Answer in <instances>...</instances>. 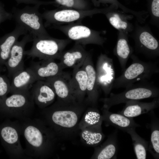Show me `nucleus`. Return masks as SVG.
I'll list each match as a JSON object with an SVG mask.
<instances>
[{
	"mask_svg": "<svg viewBox=\"0 0 159 159\" xmlns=\"http://www.w3.org/2000/svg\"><path fill=\"white\" fill-rule=\"evenodd\" d=\"M82 66L86 71L87 75V97L85 98V100L88 106L97 107L100 89L97 83L96 70L91 56L89 53Z\"/></svg>",
	"mask_w": 159,
	"mask_h": 159,
	"instance_id": "4468645a",
	"label": "nucleus"
},
{
	"mask_svg": "<svg viewBox=\"0 0 159 159\" xmlns=\"http://www.w3.org/2000/svg\"><path fill=\"white\" fill-rule=\"evenodd\" d=\"M52 28L57 29L75 43L85 45L87 44H102L97 34L89 27L82 24L70 23L66 25H53Z\"/></svg>",
	"mask_w": 159,
	"mask_h": 159,
	"instance_id": "9d476101",
	"label": "nucleus"
},
{
	"mask_svg": "<svg viewBox=\"0 0 159 159\" xmlns=\"http://www.w3.org/2000/svg\"><path fill=\"white\" fill-rule=\"evenodd\" d=\"M132 64L115 79L113 89L126 88L140 81L148 80L154 74L159 72L158 62H143L133 56Z\"/></svg>",
	"mask_w": 159,
	"mask_h": 159,
	"instance_id": "39448f33",
	"label": "nucleus"
},
{
	"mask_svg": "<svg viewBox=\"0 0 159 159\" xmlns=\"http://www.w3.org/2000/svg\"><path fill=\"white\" fill-rule=\"evenodd\" d=\"M117 94L110 93L108 97L100 99L103 104L102 107L109 110L112 106L131 100H139L159 97V89L152 83L145 80L134 83Z\"/></svg>",
	"mask_w": 159,
	"mask_h": 159,
	"instance_id": "7ed1b4c3",
	"label": "nucleus"
},
{
	"mask_svg": "<svg viewBox=\"0 0 159 159\" xmlns=\"http://www.w3.org/2000/svg\"><path fill=\"white\" fill-rule=\"evenodd\" d=\"M0 69H1V68H0Z\"/></svg>",
	"mask_w": 159,
	"mask_h": 159,
	"instance_id": "72a5a7b5",
	"label": "nucleus"
},
{
	"mask_svg": "<svg viewBox=\"0 0 159 159\" xmlns=\"http://www.w3.org/2000/svg\"><path fill=\"white\" fill-rule=\"evenodd\" d=\"M87 75L82 66L73 69L69 83L73 95L78 102L85 101L86 95Z\"/></svg>",
	"mask_w": 159,
	"mask_h": 159,
	"instance_id": "412c9836",
	"label": "nucleus"
},
{
	"mask_svg": "<svg viewBox=\"0 0 159 159\" xmlns=\"http://www.w3.org/2000/svg\"><path fill=\"white\" fill-rule=\"evenodd\" d=\"M71 76L63 72L62 74L46 79L54 90L57 100L63 101L76 100L70 87L69 81Z\"/></svg>",
	"mask_w": 159,
	"mask_h": 159,
	"instance_id": "f3484780",
	"label": "nucleus"
},
{
	"mask_svg": "<svg viewBox=\"0 0 159 159\" xmlns=\"http://www.w3.org/2000/svg\"><path fill=\"white\" fill-rule=\"evenodd\" d=\"M116 52L122 70L123 71L126 69L131 52L129 46L125 39H122L118 41Z\"/></svg>",
	"mask_w": 159,
	"mask_h": 159,
	"instance_id": "bb28decb",
	"label": "nucleus"
},
{
	"mask_svg": "<svg viewBox=\"0 0 159 159\" xmlns=\"http://www.w3.org/2000/svg\"><path fill=\"white\" fill-rule=\"evenodd\" d=\"M21 135L19 121H10L0 128V136L11 158H27L20 141Z\"/></svg>",
	"mask_w": 159,
	"mask_h": 159,
	"instance_id": "1a4fd4ad",
	"label": "nucleus"
},
{
	"mask_svg": "<svg viewBox=\"0 0 159 159\" xmlns=\"http://www.w3.org/2000/svg\"><path fill=\"white\" fill-rule=\"evenodd\" d=\"M88 106L85 100H57L54 103L42 109V119L54 132L59 141L72 140L79 134V125Z\"/></svg>",
	"mask_w": 159,
	"mask_h": 159,
	"instance_id": "f257e3e1",
	"label": "nucleus"
},
{
	"mask_svg": "<svg viewBox=\"0 0 159 159\" xmlns=\"http://www.w3.org/2000/svg\"><path fill=\"white\" fill-rule=\"evenodd\" d=\"M60 4L65 6L85 10V6L83 3L77 2L76 0H56Z\"/></svg>",
	"mask_w": 159,
	"mask_h": 159,
	"instance_id": "c756f323",
	"label": "nucleus"
},
{
	"mask_svg": "<svg viewBox=\"0 0 159 159\" xmlns=\"http://www.w3.org/2000/svg\"><path fill=\"white\" fill-rule=\"evenodd\" d=\"M123 110L118 113L126 117L132 118L148 113L159 106V97L155 98L151 102H142L139 100L126 102Z\"/></svg>",
	"mask_w": 159,
	"mask_h": 159,
	"instance_id": "5701e85b",
	"label": "nucleus"
},
{
	"mask_svg": "<svg viewBox=\"0 0 159 159\" xmlns=\"http://www.w3.org/2000/svg\"><path fill=\"white\" fill-rule=\"evenodd\" d=\"M34 102L30 91L12 94L0 103V110L7 117L22 120L31 118Z\"/></svg>",
	"mask_w": 159,
	"mask_h": 159,
	"instance_id": "423d86ee",
	"label": "nucleus"
},
{
	"mask_svg": "<svg viewBox=\"0 0 159 159\" xmlns=\"http://www.w3.org/2000/svg\"><path fill=\"white\" fill-rule=\"evenodd\" d=\"M19 121L27 158L43 159L52 155L60 141L45 122L41 119L31 118Z\"/></svg>",
	"mask_w": 159,
	"mask_h": 159,
	"instance_id": "f03ea898",
	"label": "nucleus"
},
{
	"mask_svg": "<svg viewBox=\"0 0 159 159\" xmlns=\"http://www.w3.org/2000/svg\"><path fill=\"white\" fill-rule=\"evenodd\" d=\"M38 8L14 9L11 13L16 24L23 26L32 36L39 38L51 37L46 30Z\"/></svg>",
	"mask_w": 159,
	"mask_h": 159,
	"instance_id": "6e6552de",
	"label": "nucleus"
},
{
	"mask_svg": "<svg viewBox=\"0 0 159 159\" xmlns=\"http://www.w3.org/2000/svg\"><path fill=\"white\" fill-rule=\"evenodd\" d=\"M95 70L98 86L107 97L112 89L115 79L112 59L101 54L98 59Z\"/></svg>",
	"mask_w": 159,
	"mask_h": 159,
	"instance_id": "9b49d317",
	"label": "nucleus"
},
{
	"mask_svg": "<svg viewBox=\"0 0 159 159\" xmlns=\"http://www.w3.org/2000/svg\"><path fill=\"white\" fill-rule=\"evenodd\" d=\"M118 131L117 130L109 135L106 140L99 146L95 147L92 159H116L118 150Z\"/></svg>",
	"mask_w": 159,
	"mask_h": 159,
	"instance_id": "b1692460",
	"label": "nucleus"
},
{
	"mask_svg": "<svg viewBox=\"0 0 159 159\" xmlns=\"http://www.w3.org/2000/svg\"><path fill=\"white\" fill-rule=\"evenodd\" d=\"M101 110L102 120L106 126H112L125 132L131 128H136L140 126L132 118L126 117L119 113L112 112L103 107Z\"/></svg>",
	"mask_w": 159,
	"mask_h": 159,
	"instance_id": "4be33fe9",
	"label": "nucleus"
},
{
	"mask_svg": "<svg viewBox=\"0 0 159 159\" xmlns=\"http://www.w3.org/2000/svg\"><path fill=\"white\" fill-rule=\"evenodd\" d=\"M109 20L111 25L117 29H125L127 26V23L121 20L117 15L110 17Z\"/></svg>",
	"mask_w": 159,
	"mask_h": 159,
	"instance_id": "7c9ffc66",
	"label": "nucleus"
},
{
	"mask_svg": "<svg viewBox=\"0 0 159 159\" xmlns=\"http://www.w3.org/2000/svg\"><path fill=\"white\" fill-rule=\"evenodd\" d=\"M88 54L83 45L75 43L70 49L62 52L59 63L63 69L78 68L82 66Z\"/></svg>",
	"mask_w": 159,
	"mask_h": 159,
	"instance_id": "dca6fc26",
	"label": "nucleus"
},
{
	"mask_svg": "<svg viewBox=\"0 0 159 159\" xmlns=\"http://www.w3.org/2000/svg\"><path fill=\"white\" fill-rule=\"evenodd\" d=\"M135 128H132L126 132L130 135L134 151L138 159L146 158L148 142L140 137L136 132Z\"/></svg>",
	"mask_w": 159,
	"mask_h": 159,
	"instance_id": "a878e982",
	"label": "nucleus"
},
{
	"mask_svg": "<svg viewBox=\"0 0 159 159\" xmlns=\"http://www.w3.org/2000/svg\"><path fill=\"white\" fill-rule=\"evenodd\" d=\"M12 18V13L6 11L0 3V24L7 20H11Z\"/></svg>",
	"mask_w": 159,
	"mask_h": 159,
	"instance_id": "2f4dec72",
	"label": "nucleus"
},
{
	"mask_svg": "<svg viewBox=\"0 0 159 159\" xmlns=\"http://www.w3.org/2000/svg\"><path fill=\"white\" fill-rule=\"evenodd\" d=\"M31 48L25 51L24 55L40 60L59 59L63 50L70 42V39L33 38Z\"/></svg>",
	"mask_w": 159,
	"mask_h": 159,
	"instance_id": "0eeeda50",
	"label": "nucleus"
},
{
	"mask_svg": "<svg viewBox=\"0 0 159 159\" xmlns=\"http://www.w3.org/2000/svg\"><path fill=\"white\" fill-rule=\"evenodd\" d=\"M0 69V103L6 97L10 92L11 83L7 77L1 74Z\"/></svg>",
	"mask_w": 159,
	"mask_h": 159,
	"instance_id": "c85d7f7f",
	"label": "nucleus"
},
{
	"mask_svg": "<svg viewBox=\"0 0 159 159\" xmlns=\"http://www.w3.org/2000/svg\"><path fill=\"white\" fill-rule=\"evenodd\" d=\"M28 33L22 26L16 24L14 29L11 32L0 37V68L4 66L9 58L11 49L21 35Z\"/></svg>",
	"mask_w": 159,
	"mask_h": 159,
	"instance_id": "6ab92c4d",
	"label": "nucleus"
},
{
	"mask_svg": "<svg viewBox=\"0 0 159 159\" xmlns=\"http://www.w3.org/2000/svg\"><path fill=\"white\" fill-rule=\"evenodd\" d=\"M12 77L10 91L11 94L29 91L37 81L34 73L29 67L16 72Z\"/></svg>",
	"mask_w": 159,
	"mask_h": 159,
	"instance_id": "aec40b11",
	"label": "nucleus"
},
{
	"mask_svg": "<svg viewBox=\"0 0 159 159\" xmlns=\"http://www.w3.org/2000/svg\"><path fill=\"white\" fill-rule=\"evenodd\" d=\"M102 122L97 107L88 106L79 125V136L84 145L95 147L100 144L105 137L102 131Z\"/></svg>",
	"mask_w": 159,
	"mask_h": 159,
	"instance_id": "20e7f679",
	"label": "nucleus"
},
{
	"mask_svg": "<svg viewBox=\"0 0 159 159\" xmlns=\"http://www.w3.org/2000/svg\"><path fill=\"white\" fill-rule=\"evenodd\" d=\"M151 10L153 14L158 17L159 16V0H153L151 5Z\"/></svg>",
	"mask_w": 159,
	"mask_h": 159,
	"instance_id": "473e14b6",
	"label": "nucleus"
},
{
	"mask_svg": "<svg viewBox=\"0 0 159 159\" xmlns=\"http://www.w3.org/2000/svg\"><path fill=\"white\" fill-rule=\"evenodd\" d=\"M41 60L34 62L29 67L34 73L37 81H45L63 72L59 63L56 62L54 59Z\"/></svg>",
	"mask_w": 159,
	"mask_h": 159,
	"instance_id": "a211bd4d",
	"label": "nucleus"
},
{
	"mask_svg": "<svg viewBox=\"0 0 159 159\" xmlns=\"http://www.w3.org/2000/svg\"><path fill=\"white\" fill-rule=\"evenodd\" d=\"M30 91L35 104L41 109L52 104L56 96L51 86L45 81L37 80L33 85Z\"/></svg>",
	"mask_w": 159,
	"mask_h": 159,
	"instance_id": "2eb2a0df",
	"label": "nucleus"
},
{
	"mask_svg": "<svg viewBox=\"0 0 159 159\" xmlns=\"http://www.w3.org/2000/svg\"><path fill=\"white\" fill-rule=\"evenodd\" d=\"M150 122L147 125V127L151 130L150 140L148 151L156 159L159 158V120L153 110L148 112Z\"/></svg>",
	"mask_w": 159,
	"mask_h": 159,
	"instance_id": "393cba45",
	"label": "nucleus"
},
{
	"mask_svg": "<svg viewBox=\"0 0 159 159\" xmlns=\"http://www.w3.org/2000/svg\"><path fill=\"white\" fill-rule=\"evenodd\" d=\"M33 37L30 33L24 35L20 41H17L13 46L9 58L4 65L9 77H12L16 72L24 69V57L25 47L28 43L32 42Z\"/></svg>",
	"mask_w": 159,
	"mask_h": 159,
	"instance_id": "ddd939ff",
	"label": "nucleus"
},
{
	"mask_svg": "<svg viewBox=\"0 0 159 159\" xmlns=\"http://www.w3.org/2000/svg\"><path fill=\"white\" fill-rule=\"evenodd\" d=\"M95 13L93 11L67 9L48 11L42 14V15L45 21V27L51 25L72 23Z\"/></svg>",
	"mask_w": 159,
	"mask_h": 159,
	"instance_id": "f8f14e48",
	"label": "nucleus"
},
{
	"mask_svg": "<svg viewBox=\"0 0 159 159\" xmlns=\"http://www.w3.org/2000/svg\"><path fill=\"white\" fill-rule=\"evenodd\" d=\"M139 40L140 44L149 51L156 52L158 49V41L147 32H143L140 34Z\"/></svg>",
	"mask_w": 159,
	"mask_h": 159,
	"instance_id": "cd10ccee",
	"label": "nucleus"
}]
</instances>
